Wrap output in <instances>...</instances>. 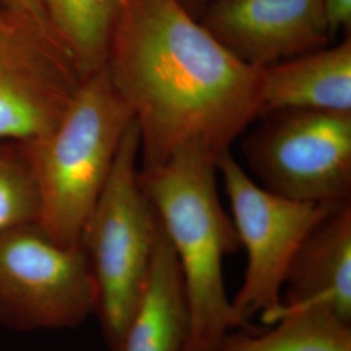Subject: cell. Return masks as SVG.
Wrapping results in <instances>:
<instances>
[{"instance_id": "cell-14", "label": "cell", "mask_w": 351, "mask_h": 351, "mask_svg": "<svg viewBox=\"0 0 351 351\" xmlns=\"http://www.w3.org/2000/svg\"><path fill=\"white\" fill-rule=\"evenodd\" d=\"M42 4L81 80L101 71L121 0H42Z\"/></svg>"}, {"instance_id": "cell-12", "label": "cell", "mask_w": 351, "mask_h": 351, "mask_svg": "<svg viewBox=\"0 0 351 351\" xmlns=\"http://www.w3.org/2000/svg\"><path fill=\"white\" fill-rule=\"evenodd\" d=\"M190 311L184 277L160 224L150 274L120 351H185Z\"/></svg>"}, {"instance_id": "cell-15", "label": "cell", "mask_w": 351, "mask_h": 351, "mask_svg": "<svg viewBox=\"0 0 351 351\" xmlns=\"http://www.w3.org/2000/svg\"><path fill=\"white\" fill-rule=\"evenodd\" d=\"M40 191L23 142H0V234L39 223Z\"/></svg>"}, {"instance_id": "cell-1", "label": "cell", "mask_w": 351, "mask_h": 351, "mask_svg": "<svg viewBox=\"0 0 351 351\" xmlns=\"http://www.w3.org/2000/svg\"><path fill=\"white\" fill-rule=\"evenodd\" d=\"M104 66L134 114L142 167L186 143L219 159L261 113V69L232 55L177 0H121Z\"/></svg>"}, {"instance_id": "cell-6", "label": "cell", "mask_w": 351, "mask_h": 351, "mask_svg": "<svg viewBox=\"0 0 351 351\" xmlns=\"http://www.w3.org/2000/svg\"><path fill=\"white\" fill-rule=\"evenodd\" d=\"M243 142L261 186L294 201L351 198V112L289 108L265 113Z\"/></svg>"}, {"instance_id": "cell-8", "label": "cell", "mask_w": 351, "mask_h": 351, "mask_svg": "<svg viewBox=\"0 0 351 351\" xmlns=\"http://www.w3.org/2000/svg\"><path fill=\"white\" fill-rule=\"evenodd\" d=\"M82 82L58 43L17 23L0 27V142H32L60 121Z\"/></svg>"}, {"instance_id": "cell-9", "label": "cell", "mask_w": 351, "mask_h": 351, "mask_svg": "<svg viewBox=\"0 0 351 351\" xmlns=\"http://www.w3.org/2000/svg\"><path fill=\"white\" fill-rule=\"evenodd\" d=\"M198 21L232 55L256 69L332 42L324 0H208Z\"/></svg>"}, {"instance_id": "cell-4", "label": "cell", "mask_w": 351, "mask_h": 351, "mask_svg": "<svg viewBox=\"0 0 351 351\" xmlns=\"http://www.w3.org/2000/svg\"><path fill=\"white\" fill-rule=\"evenodd\" d=\"M139 150L134 120L80 239L97 291L95 315L110 351H120L149 278L160 228L139 185Z\"/></svg>"}, {"instance_id": "cell-18", "label": "cell", "mask_w": 351, "mask_h": 351, "mask_svg": "<svg viewBox=\"0 0 351 351\" xmlns=\"http://www.w3.org/2000/svg\"><path fill=\"white\" fill-rule=\"evenodd\" d=\"M194 19L198 20L203 8L208 3V0H177Z\"/></svg>"}, {"instance_id": "cell-11", "label": "cell", "mask_w": 351, "mask_h": 351, "mask_svg": "<svg viewBox=\"0 0 351 351\" xmlns=\"http://www.w3.org/2000/svg\"><path fill=\"white\" fill-rule=\"evenodd\" d=\"M306 108L351 112V37L261 69V113Z\"/></svg>"}, {"instance_id": "cell-13", "label": "cell", "mask_w": 351, "mask_h": 351, "mask_svg": "<svg viewBox=\"0 0 351 351\" xmlns=\"http://www.w3.org/2000/svg\"><path fill=\"white\" fill-rule=\"evenodd\" d=\"M262 332L232 329L213 351H351V324L326 308L281 307Z\"/></svg>"}, {"instance_id": "cell-16", "label": "cell", "mask_w": 351, "mask_h": 351, "mask_svg": "<svg viewBox=\"0 0 351 351\" xmlns=\"http://www.w3.org/2000/svg\"><path fill=\"white\" fill-rule=\"evenodd\" d=\"M4 3L17 24L25 26L63 47L52 32L42 0H4Z\"/></svg>"}, {"instance_id": "cell-10", "label": "cell", "mask_w": 351, "mask_h": 351, "mask_svg": "<svg viewBox=\"0 0 351 351\" xmlns=\"http://www.w3.org/2000/svg\"><path fill=\"white\" fill-rule=\"evenodd\" d=\"M285 308H326L351 324V203L315 226L290 264Z\"/></svg>"}, {"instance_id": "cell-17", "label": "cell", "mask_w": 351, "mask_h": 351, "mask_svg": "<svg viewBox=\"0 0 351 351\" xmlns=\"http://www.w3.org/2000/svg\"><path fill=\"white\" fill-rule=\"evenodd\" d=\"M324 11L332 40L341 32L350 34L351 0H324Z\"/></svg>"}, {"instance_id": "cell-3", "label": "cell", "mask_w": 351, "mask_h": 351, "mask_svg": "<svg viewBox=\"0 0 351 351\" xmlns=\"http://www.w3.org/2000/svg\"><path fill=\"white\" fill-rule=\"evenodd\" d=\"M133 121V111L103 66L82 80L52 130L23 142L40 191L38 224L56 242L80 243Z\"/></svg>"}, {"instance_id": "cell-5", "label": "cell", "mask_w": 351, "mask_h": 351, "mask_svg": "<svg viewBox=\"0 0 351 351\" xmlns=\"http://www.w3.org/2000/svg\"><path fill=\"white\" fill-rule=\"evenodd\" d=\"M216 167L223 176L241 247L247 252L243 284L230 302L233 329L251 328L255 316L269 326L281 310L289 268L303 241L342 203L294 201L275 194L254 182L230 151L219 156Z\"/></svg>"}, {"instance_id": "cell-7", "label": "cell", "mask_w": 351, "mask_h": 351, "mask_svg": "<svg viewBox=\"0 0 351 351\" xmlns=\"http://www.w3.org/2000/svg\"><path fill=\"white\" fill-rule=\"evenodd\" d=\"M97 291L81 245L64 246L39 226L0 234V324L20 333L81 326Z\"/></svg>"}, {"instance_id": "cell-19", "label": "cell", "mask_w": 351, "mask_h": 351, "mask_svg": "<svg viewBox=\"0 0 351 351\" xmlns=\"http://www.w3.org/2000/svg\"><path fill=\"white\" fill-rule=\"evenodd\" d=\"M12 23H16L11 16V13L8 11V8L5 7L4 0H0V27L1 26L10 25Z\"/></svg>"}, {"instance_id": "cell-2", "label": "cell", "mask_w": 351, "mask_h": 351, "mask_svg": "<svg viewBox=\"0 0 351 351\" xmlns=\"http://www.w3.org/2000/svg\"><path fill=\"white\" fill-rule=\"evenodd\" d=\"M216 163L206 147L186 143L163 163L138 169L184 277L190 311L185 351H213L233 329L223 263L241 242L219 199Z\"/></svg>"}]
</instances>
